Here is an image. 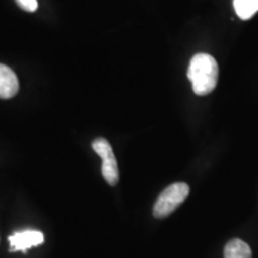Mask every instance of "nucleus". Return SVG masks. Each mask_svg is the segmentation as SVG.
<instances>
[{
    "label": "nucleus",
    "instance_id": "obj_6",
    "mask_svg": "<svg viewBox=\"0 0 258 258\" xmlns=\"http://www.w3.org/2000/svg\"><path fill=\"white\" fill-rule=\"evenodd\" d=\"M225 258H252L250 246L241 239H232L226 244Z\"/></svg>",
    "mask_w": 258,
    "mask_h": 258
},
{
    "label": "nucleus",
    "instance_id": "obj_2",
    "mask_svg": "<svg viewBox=\"0 0 258 258\" xmlns=\"http://www.w3.org/2000/svg\"><path fill=\"white\" fill-rule=\"evenodd\" d=\"M190 192L186 183H173L160 194L153 207V215L157 219L166 218L184 202Z\"/></svg>",
    "mask_w": 258,
    "mask_h": 258
},
{
    "label": "nucleus",
    "instance_id": "obj_7",
    "mask_svg": "<svg viewBox=\"0 0 258 258\" xmlns=\"http://www.w3.org/2000/svg\"><path fill=\"white\" fill-rule=\"evenodd\" d=\"M233 5L238 17L244 21L258 12V0H233Z\"/></svg>",
    "mask_w": 258,
    "mask_h": 258
},
{
    "label": "nucleus",
    "instance_id": "obj_8",
    "mask_svg": "<svg viewBox=\"0 0 258 258\" xmlns=\"http://www.w3.org/2000/svg\"><path fill=\"white\" fill-rule=\"evenodd\" d=\"M17 5L27 12H34L37 10V0H16Z\"/></svg>",
    "mask_w": 258,
    "mask_h": 258
},
{
    "label": "nucleus",
    "instance_id": "obj_4",
    "mask_svg": "<svg viewBox=\"0 0 258 258\" xmlns=\"http://www.w3.org/2000/svg\"><path fill=\"white\" fill-rule=\"evenodd\" d=\"M10 251H23L25 252L30 247L41 245L44 241V235L36 230H24L16 232L9 237Z\"/></svg>",
    "mask_w": 258,
    "mask_h": 258
},
{
    "label": "nucleus",
    "instance_id": "obj_1",
    "mask_svg": "<svg viewBox=\"0 0 258 258\" xmlns=\"http://www.w3.org/2000/svg\"><path fill=\"white\" fill-rule=\"evenodd\" d=\"M188 78L192 84V90L196 95H209L218 84L219 67L217 60L205 53L194 55L189 63Z\"/></svg>",
    "mask_w": 258,
    "mask_h": 258
},
{
    "label": "nucleus",
    "instance_id": "obj_5",
    "mask_svg": "<svg viewBox=\"0 0 258 258\" xmlns=\"http://www.w3.org/2000/svg\"><path fill=\"white\" fill-rule=\"evenodd\" d=\"M18 78L9 66L0 63V98L9 99L17 95Z\"/></svg>",
    "mask_w": 258,
    "mask_h": 258
},
{
    "label": "nucleus",
    "instance_id": "obj_3",
    "mask_svg": "<svg viewBox=\"0 0 258 258\" xmlns=\"http://www.w3.org/2000/svg\"><path fill=\"white\" fill-rule=\"evenodd\" d=\"M92 147L95 150V152L103 160L102 175L106 180V183L111 186L116 185L118 179H120V173H118L117 160H116L111 145L109 144V141L106 139L98 138L92 143Z\"/></svg>",
    "mask_w": 258,
    "mask_h": 258
}]
</instances>
